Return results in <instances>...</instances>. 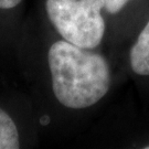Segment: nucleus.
Here are the masks:
<instances>
[{
  "instance_id": "0eeeda50",
  "label": "nucleus",
  "mask_w": 149,
  "mask_h": 149,
  "mask_svg": "<svg viewBox=\"0 0 149 149\" xmlns=\"http://www.w3.org/2000/svg\"><path fill=\"white\" fill-rule=\"evenodd\" d=\"M146 149H149V146H147V147H146Z\"/></svg>"
},
{
  "instance_id": "7ed1b4c3",
  "label": "nucleus",
  "mask_w": 149,
  "mask_h": 149,
  "mask_svg": "<svg viewBox=\"0 0 149 149\" xmlns=\"http://www.w3.org/2000/svg\"><path fill=\"white\" fill-rule=\"evenodd\" d=\"M130 65L136 74L149 75V21L130 51Z\"/></svg>"
},
{
  "instance_id": "39448f33",
  "label": "nucleus",
  "mask_w": 149,
  "mask_h": 149,
  "mask_svg": "<svg viewBox=\"0 0 149 149\" xmlns=\"http://www.w3.org/2000/svg\"><path fill=\"white\" fill-rule=\"evenodd\" d=\"M130 0H105V9L111 13H117Z\"/></svg>"
},
{
  "instance_id": "20e7f679",
  "label": "nucleus",
  "mask_w": 149,
  "mask_h": 149,
  "mask_svg": "<svg viewBox=\"0 0 149 149\" xmlns=\"http://www.w3.org/2000/svg\"><path fill=\"white\" fill-rule=\"evenodd\" d=\"M19 133L13 119L0 108V149H18Z\"/></svg>"
},
{
  "instance_id": "f257e3e1",
  "label": "nucleus",
  "mask_w": 149,
  "mask_h": 149,
  "mask_svg": "<svg viewBox=\"0 0 149 149\" xmlns=\"http://www.w3.org/2000/svg\"><path fill=\"white\" fill-rule=\"evenodd\" d=\"M48 61L54 95L64 106L74 109L93 106L108 92V63L91 49L56 41L49 50Z\"/></svg>"
},
{
  "instance_id": "f03ea898",
  "label": "nucleus",
  "mask_w": 149,
  "mask_h": 149,
  "mask_svg": "<svg viewBox=\"0 0 149 149\" xmlns=\"http://www.w3.org/2000/svg\"><path fill=\"white\" fill-rule=\"evenodd\" d=\"M47 12L65 41L80 48L100 45L105 32V0H47Z\"/></svg>"
},
{
  "instance_id": "423d86ee",
  "label": "nucleus",
  "mask_w": 149,
  "mask_h": 149,
  "mask_svg": "<svg viewBox=\"0 0 149 149\" xmlns=\"http://www.w3.org/2000/svg\"><path fill=\"white\" fill-rule=\"evenodd\" d=\"M22 0H0V9H11L15 8Z\"/></svg>"
}]
</instances>
